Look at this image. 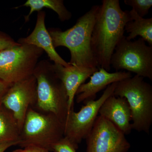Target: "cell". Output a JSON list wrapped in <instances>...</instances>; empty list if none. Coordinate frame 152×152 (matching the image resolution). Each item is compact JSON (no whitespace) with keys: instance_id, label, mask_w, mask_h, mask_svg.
I'll return each instance as SVG.
<instances>
[{"instance_id":"1","label":"cell","mask_w":152,"mask_h":152,"mask_svg":"<svg viewBox=\"0 0 152 152\" xmlns=\"http://www.w3.org/2000/svg\"><path fill=\"white\" fill-rule=\"evenodd\" d=\"M129 11H123L119 0H103L92 34L91 47L99 66L109 72L115 48L124 37L125 26L132 20Z\"/></svg>"},{"instance_id":"2","label":"cell","mask_w":152,"mask_h":152,"mask_svg":"<svg viewBox=\"0 0 152 152\" xmlns=\"http://www.w3.org/2000/svg\"><path fill=\"white\" fill-rule=\"evenodd\" d=\"M100 5L93 6L80 17L72 27L65 31L59 28L49 29L54 47H65L69 50V64L79 67L99 68L91 47L92 34Z\"/></svg>"},{"instance_id":"3","label":"cell","mask_w":152,"mask_h":152,"mask_svg":"<svg viewBox=\"0 0 152 152\" xmlns=\"http://www.w3.org/2000/svg\"><path fill=\"white\" fill-rule=\"evenodd\" d=\"M33 75L37 80L36 110L55 115L64 124L68 113V98L64 84L57 76L53 64L39 61Z\"/></svg>"},{"instance_id":"4","label":"cell","mask_w":152,"mask_h":152,"mask_svg":"<svg viewBox=\"0 0 152 152\" xmlns=\"http://www.w3.org/2000/svg\"><path fill=\"white\" fill-rule=\"evenodd\" d=\"M114 96L125 98L130 108L132 129L149 134L152 124V87L136 75L118 82Z\"/></svg>"},{"instance_id":"5","label":"cell","mask_w":152,"mask_h":152,"mask_svg":"<svg viewBox=\"0 0 152 152\" xmlns=\"http://www.w3.org/2000/svg\"><path fill=\"white\" fill-rule=\"evenodd\" d=\"M64 124L55 115L44 113L30 107L20 134L18 145H35L51 150L52 146L64 137Z\"/></svg>"},{"instance_id":"6","label":"cell","mask_w":152,"mask_h":152,"mask_svg":"<svg viewBox=\"0 0 152 152\" xmlns=\"http://www.w3.org/2000/svg\"><path fill=\"white\" fill-rule=\"evenodd\" d=\"M44 51L32 45H19L0 51V80L12 86L32 75Z\"/></svg>"},{"instance_id":"7","label":"cell","mask_w":152,"mask_h":152,"mask_svg":"<svg viewBox=\"0 0 152 152\" xmlns=\"http://www.w3.org/2000/svg\"><path fill=\"white\" fill-rule=\"evenodd\" d=\"M116 72L125 70L152 80V46L142 38L128 41L124 36L115 48L110 61Z\"/></svg>"},{"instance_id":"8","label":"cell","mask_w":152,"mask_h":152,"mask_svg":"<svg viewBox=\"0 0 152 152\" xmlns=\"http://www.w3.org/2000/svg\"><path fill=\"white\" fill-rule=\"evenodd\" d=\"M117 83L108 86L96 100L88 101L85 103L79 112H75L73 108L68 112L64 124V136L70 141L77 149L78 148L79 144L86 138L91 130L101 106L109 97L113 95Z\"/></svg>"},{"instance_id":"9","label":"cell","mask_w":152,"mask_h":152,"mask_svg":"<svg viewBox=\"0 0 152 152\" xmlns=\"http://www.w3.org/2000/svg\"><path fill=\"white\" fill-rule=\"evenodd\" d=\"M86 152H127L131 145L125 135L113 124L98 116L86 138Z\"/></svg>"},{"instance_id":"10","label":"cell","mask_w":152,"mask_h":152,"mask_svg":"<svg viewBox=\"0 0 152 152\" xmlns=\"http://www.w3.org/2000/svg\"><path fill=\"white\" fill-rule=\"evenodd\" d=\"M37 86L33 75L12 85L3 98V107L12 113L21 132L28 110L35 105Z\"/></svg>"},{"instance_id":"11","label":"cell","mask_w":152,"mask_h":152,"mask_svg":"<svg viewBox=\"0 0 152 152\" xmlns=\"http://www.w3.org/2000/svg\"><path fill=\"white\" fill-rule=\"evenodd\" d=\"M132 77L131 73L125 71L110 73L103 68H99L90 77L89 81L79 87L76 93V102L77 103H85L88 101L94 100L97 94L109 85Z\"/></svg>"},{"instance_id":"12","label":"cell","mask_w":152,"mask_h":152,"mask_svg":"<svg viewBox=\"0 0 152 152\" xmlns=\"http://www.w3.org/2000/svg\"><path fill=\"white\" fill-rule=\"evenodd\" d=\"M46 13L45 11L38 12L35 27L29 35L20 38L18 42L21 45H32L45 52L50 60L54 64L65 67L70 65L58 53L53 45L52 38L45 26Z\"/></svg>"},{"instance_id":"13","label":"cell","mask_w":152,"mask_h":152,"mask_svg":"<svg viewBox=\"0 0 152 152\" xmlns=\"http://www.w3.org/2000/svg\"><path fill=\"white\" fill-rule=\"evenodd\" d=\"M99 115L110 121L125 135L130 134L132 128V113L125 98L110 96L99 110Z\"/></svg>"},{"instance_id":"14","label":"cell","mask_w":152,"mask_h":152,"mask_svg":"<svg viewBox=\"0 0 152 152\" xmlns=\"http://www.w3.org/2000/svg\"><path fill=\"white\" fill-rule=\"evenodd\" d=\"M57 76L62 82L68 98V112L74 108V99L80 86L85 83L99 68L79 67L70 65L65 67L58 64H53Z\"/></svg>"},{"instance_id":"15","label":"cell","mask_w":152,"mask_h":152,"mask_svg":"<svg viewBox=\"0 0 152 152\" xmlns=\"http://www.w3.org/2000/svg\"><path fill=\"white\" fill-rule=\"evenodd\" d=\"M129 12L132 20L125 25V31L129 34L126 39L131 41L140 36L149 45L152 46V18H142L132 9Z\"/></svg>"},{"instance_id":"16","label":"cell","mask_w":152,"mask_h":152,"mask_svg":"<svg viewBox=\"0 0 152 152\" xmlns=\"http://www.w3.org/2000/svg\"><path fill=\"white\" fill-rule=\"evenodd\" d=\"M20 129L12 113L2 106L0 109V145L20 142Z\"/></svg>"},{"instance_id":"17","label":"cell","mask_w":152,"mask_h":152,"mask_svg":"<svg viewBox=\"0 0 152 152\" xmlns=\"http://www.w3.org/2000/svg\"><path fill=\"white\" fill-rule=\"evenodd\" d=\"M21 7H29L30 8L29 13L25 17V22L28 21L30 16L34 12L41 11L44 8L56 12L59 19L62 22L69 20L72 17V13L64 4L63 0H28Z\"/></svg>"},{"instance_id":"18","label":"cell","mask_w":152,"mask_h":152,"mask_svg":"<svg viewBox=\"0 0 152 152\" xmlns=\"http://www.w3.org/2000/svg\"><path fill=\"white\" fill-rule=\"evenodd\" d=\"M125 4L132 7L140 17L144 18L152 6V0H124Z\"/></svg>"},{"instance_id":"19","label":"cell","mask_w":152,"mask_h":152,"mask_svg":"<svg viewBox=\"0 0 152 152\" xmlns=\"http://www.w3.org/2000/svg\"><path fill=\"white\" fill-rule=\"evenodd\" d=\"M73 144L66 137H64L52 146L51 151L54 152H77Z\"/></svg>"},{"instance_id":"20","label":"cell","mask_w":152,"mask_h":152,"mask_svg":"<svg viewBox=\"0 0 152 152\" xmlns=\"http://www.w3.org/2000/svg\"><path fill=\"white\" fill-rule=\"evenodd\" d=\"M20 45L10 36L0 31V51Z\"/></svg>"},{"instance_id":"21","label":"cell","mask_w":152,"mask_h":152,"mask_svg":"<svg viewBox=\"0 0 152 152\" xmlns=\"http://www.w3.org/2000/svg\"><path fill=\"white\" fill-rule=\"evenodd\" d=\"M11 86L0 80V109L3 106V98Z\"/></svg>"},{"instance_id":"22","label":"cell","mask_w":152,"mask_h":152,"mask_svg":"<svg viewBox=\"0 0 152 152\" xmlns=\"http://www.w3.org/2000/svg\"><path fill=\"white\" fill-rule=\"evenodd\" d=\"M21 150V152H49L46 149L35 145L28 146Z\"/></svg>"},{"instance_id":"23","label":"cell","mask_w":152,"mask_h":152,"mask_svg":"<svg viewBox=\"0 0 152 152\" xmlns=\"http://www.w3.org/2000/svg\"><path fill=\"white\" fill-rule=\"evenodd\" d=\"M20 143V142H15L1 144L0 145V152H4L9 148L12 146L17 145H18Z\"/></svg>"},{"instance_id":"24","label":"cell","mask_w":152,"mask_h":152,"mask_svg":"<svg viewBox=\"0 0 152 152\" xmlns=\"http://www.w3.org/2000/svg\"><path fill=\"white\" fill-rule=\"evenodd\" d=\"M12 152H21V149H17L15 150Z\"/></svg>"}]
</instances>
